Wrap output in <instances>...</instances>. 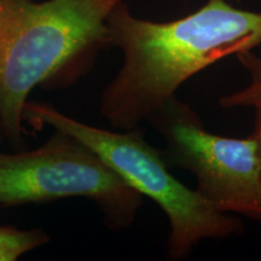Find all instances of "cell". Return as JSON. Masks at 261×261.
Segmentation results:
<instances>
[{"instance_id": "cell-1", "label": "cell", "mask_w": 261, "mask_h": 261, "mask_svg": "<svg viewBox=\"0 0 261 261\" xmlns=\"http://www.w3.org/2000/svg\"><path fill=\"white\" fill-rule=\"evenodd\" d=\"M110 47L122 51V67L100 97V114L115 129L148 121L190 77L224 58L261 46V12L208 0L171 22L130 14L125 2L107 19Z\"/></svg>"}, {"instance_id": "cell-2", "label": "cell", "mask_w": 261, "mask_h": 261, "mask_svg": "<svg viewBox=\"0 0 261 261\" xmlns=\"http://www.w3.org/2000/svg\"><path fill=\"white\" fill-rule=\"evenodd\" d=\"M123 0H0V127L23 143V108L35 87H68L110 47L107 19Z\"/></svg>"}, {"instance_id": "cell-3", "label": "cell", "mask_w": 261, "mask_h": 261, "mask_svg": "<svg viewBox=\"0 0 261 261\" xmlns=\"http://www.w3.org/2000/svg\"><path fill=\"white\" fill-rule=\"evenodd\" d=\"M23 121L35 128L63 130L92 149L130 188L152 200L168 219L167 260L191 256L204 240H226L243 232L242 221L213 210L197 191L169 171L161 150L146 142L144 128L109 130L87 125L51 104L28 100Z\"/></svg>"}, {"instance_id": "cell-4", "label": "cell", "mask_w": 261, "mask_h": 261, "mask_svg": "<svg viewBox=\"0 0 261 261\" xmlns=\"http://www.w3.org/2000/svg\"><path fill=\"white\" fill-rule=\"evenodd\" d=\"M87 198L114 232L128 230L143 196L127 185L92 149L63 130L28 151L0 152V205L17 207Z\"/></svg>"}, {"instance_id": "cell-5", "label": "cell", "mask_w": 261, "mask_h": 261, "mask_svg": "<svg viewBox=\"0 0 261 261\" xmlns=\"http://www.w3.org/2000/svg\"><path fill=\"white\" fill-rule=\"evenodd\" d=\"M146 122L165 140L167 165L192 173L195 190L213 210L261 220V171L252 135L231 138L211 133L198 113L177 96Z\"/></svg>"}, {"instance_id": "cell-6", "label": "cell", "mask_w": 261, "mask_h": 261, "mask_svg": "<svg viewBox=\"0 0 261 261\" xmlns=\"http://www.w3.org/2000/svg\"><path fill=\"white\" fill-rule=\"evenodd\" d=\"M236 58L249 75V83L243 89L221 97L219 104L224 109L259 107L261 106V55L249 50L237 54Z\"/></svg>"}, {"instance_id": "cell-7", "label": "cell", "mask_w": 261, "mask_h": 261, "mask_svg": "<svg viewBox=\"0 0 261 261\" xmlns=\"http://www.w3.org/2000/svg\"><path fill=\"white\" fill-rule=\"evenodd\" d=\"M51 237L42 228L22 230L0 225V261H15L24 254L50 242Z\"/></svg>"}, {"instance_id": "cell-8", "label": "cell", "mask_w": 261, "mask_h": 261, "mask_svg": "<svg viewBox=\"0 0 261 261\" xmlns=\"http://www.w3.org/2000/svg\"><path fill=\"white\" fill-rule=\"evenodd\" d=\"M254 112H255V115H254V128L252 136L255 139L257 159H259L261 171V106L254 108Z\"/></svg>"}, {"instance_id": "cell-9", "label": "cell", "mask_w": 261, "mask_h": 261, "mask_svg": "<svg viewBox=\"0 0 261 261\" xmlns=\"http://www.w3.org/2000/svg\"><path fill=\"white\" fill-rule=\"evenodd\" d=\"M5 137H4V135H3V130H2V127H0V143L3 142V139H4Z\"/></svg>"}, {"instance_id": "cell-10", "label": "cell", "mask_w": 261, "mask_h": 261, "mask_svg": "<svg viewBox=\"0 0 261 261\" xmlns=\"http://www.w3.org/2000/svg\"><path fill=\"white\" fill-rule=\"evenodd\" d=\"M227 2H228V0H227ZM232 2H241V0H232Z\"/></svg>"}, {"instance_id": "cell-11", "label": "cell", "mask_w": 261, "mask_h": 261, "mask_svg": "<svg viewBox=\"0 0 261 261\" xmlns=\"http://www.w3.org/2000/svg\"><path fill=\"white\" fill-rule=\"evenodd\" d=\"M259 48H260V55H261V46H260V47H259Z\"/></svg>"}]
</instances>
